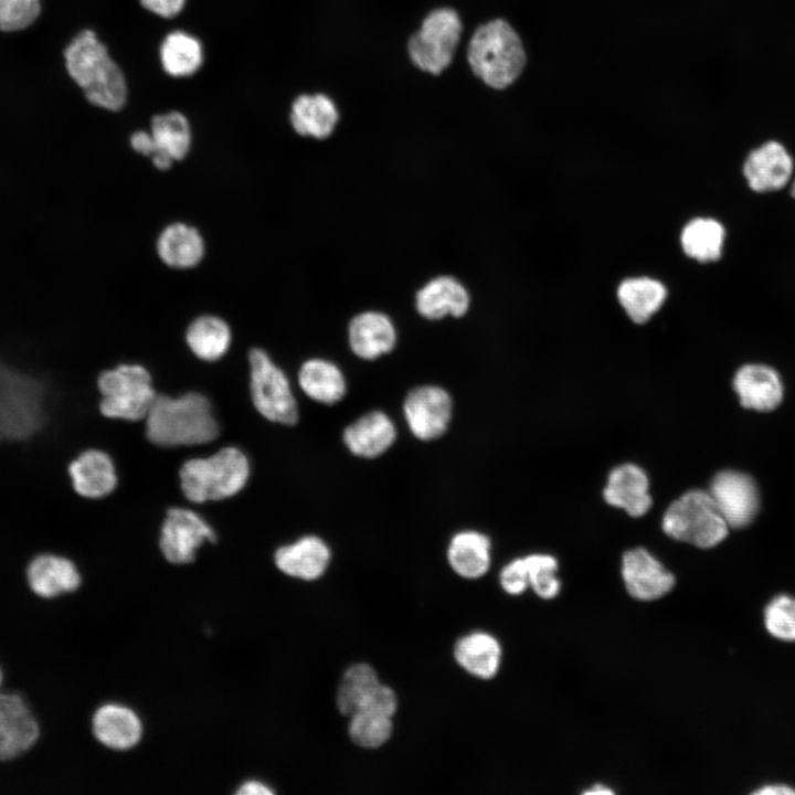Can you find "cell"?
Here are the masks:
<instances>
[{
  "label": "cell",
  "mask_w": 795,
  "mask_h": 795,
  "mask_svg": "<svg viewBox=\"0 0 795 795\" xmlns=\"http://www.w3.org/2000/svg\"><path fill=\"white\" fill-rule=\"evenodd\" d=\"M63 60L66 73L88 103L109 112L125 106V75L93 30L75 34L63 50Z\"/></svg>",
  "instance_id": "cell-1"
},
{
  "label": "cell",
  "mask_w": 795,
  "mask_h": 795,
  "mask_svg": "<svg viewBox=\"0 0 795 795\" xmlns=\"http://www.w3.org/2000/svg\"><path fill=\"white\" fill-rule=\"evenodd\" d=\"M145 418L148 439L161 447L205 444L219 435L209 400L197 392L157 395Z\"/></svg>",
  "instance_id": "cell-2"
},
{
  "label": "cell",
  "mask_w": 795,
  "mask_h": 795,
  "mask_svg": "<svg viewBox=\"0 0 795 795\" xmlns=\"http://www.w3.org/2000/svg\"><path fill=\"white\" fill-rule=\"evenodd\" d=\"M467 57L474 74L497 89L511 85L526 64L520 38L500 19L489 21L474 32Z\"/></svg>",
  "instance_id": "cell-3"
},
{
  "label": "cell",
  "mask_w": 795,
  "mask_h": 795,
  "mask_svg": "<svg viewBox=\"0 0 795 795\" xmlns=\"http://www.w3.org/2000/svg\"><path fill=\"white\" fill-rule=\"evenodd\" d=\"M179 476L182 492L190 501L221 500L245 486L250 463L241 449L229 446L209 457L187 460Z\"/></svg>",
  "instance_id": "cell-4"
},
{
  "label": "cell",
  "mask_w": 795,
  "mask_h": 795,
  "mask_svg": "<svg viewBox=\"0 0 795 795\" xmlns=\"http://www.w3.org/2000/svg\"><path fill=\"white\" fill-rule=\"evenodd\" d=\"M45 422L44 384L0 362V435L2 439L25 441Z\"/></svg>",
  "instance_id": "cell-5"
},
{
  "label": "cell",
  "mask_w": 795,
  "mask_h": 795,
  "mask_svg": "<svg viewBox=\"0 0 795 795\" xmlns=\"http://www.w3.org/2000/svg\"><path fill=\"white\" fill-rule=\"evenodd\" d=\"M729 526L708 491L693 489L672 501L662 518L667 536L702 549L716 547Z\"/></svg>",
  "instance_id": "cell-6"
},
{
  "label": "cell",
  "mask_w": 795,
  "mask_h": 795,
  "mask_svg": "<svg viewBox=\"0 0 795 795\" xmlns=\"http://www.w3.org/2000/svg\"><path fill=\"white\" fill-rule=\"evenodd\" d=\"M97 386L99 411L110 418H145L157 396L148 370L140 364H120L102 372Z\"/></svg>",
  "instance_id": "cell-7"
},
{
  "label": "cell",
  "mask_w": 795,
  "mask_h": 795,
  "mask_svg": "<svg viewBox=\"0 0 795 795\" xmlns=\"http://www.w3.org/2000/svg\"><path fill=\"white\" fill-rule=\"evenodd\" d=\"M248 362L255 409L271 422L295 424L298 420L297 403L284 371L259 348L250 351Z\"/></svg>",
  "instance_id": "cell-8"
},
{
  "label": "cell",
  "mask_w": 795,
  "mask_h": 795,
  "mask_svg": "<svg viewBox=\"0 0 795 795\" xmlns=\"http://www.w3.org/2000/svg\"><path fill=\"white\" fill-rule=\"evenodd\" d=\"M462 28L455 10L439 8L432 11L409 41L412 62L424 72L441 74L452 62Z\"/></svg>",
  "instance_id": "cell-9"
},
{
  "label": "cell",
  "mask_w": 795,
  "mask_h": 795,
  "mask_svg": "<svg viewBox=\"0 0 795 795\" xmlns=\"http://www.w3.org/2000/svg\"><path fill=\"white\" fill-rule=\"evenodd\" d=\"M403 413L411 433L417 439L432 441L447 431L452 420L453 401L443 388L422 385L407 393Z\"/></svg>",
  "instance_id": "cell-10"
},
{
  "label": "cell",
  "mask_w": 795,
  "mask_h": 795,
  "mask_svg": "<svg viewBox=\"0 0 795 795\" xmlns=\"http://www.w3.org/2000/svg\"><path fill=\"white\" fill-rule=\"evenodd\" d=\"M216 536L205 520L193 510L171 508L161 526L160 550L174 564L194 560L195 551L205 542H214Z\"/></svg>",
  "instance_id": "cell-11"
},
{
  "label": "cell",
  "mask_w": 795,
  "mask_h": 795,
  "mask_svg": "<svg viewBox=\"0 0 795 795\" xmlns=\"http://www.w3.org/2000/svg\"><path fill=\"white\" fill-rule=\"evenodd\" d=\"M709 494L730 528L749 526L759 512V489L746 474L735 470L718 473L711 481Z\"/></svg>",
  "instance_id": "cell-12"
},
{
  "label": "cell",
  "mask_w": 795,
  "mask_h": 795,
  "mask_svg": "<svg viewBox=\"0 0 795 795\" xmlns=\"http://www.w3.org/2000/svg\"><path fill=\"white\" fill-rule=\"evenodd\" d=\"M794 172V158L786 146L770 139L750 150L742 173L748 187L755 193H770L785 188Z\"/></svg>",
  "instance_id": "cell-13"
},
{
  "label": "cell",
  "mask_w": 795,
  "mask_h": 795,
  "mask_svg": "<svg viewBox=\"0 0 795 795\" xmlns=\"http://www.w3.org/2000/svg\"><path fill=\"white\" fill-rule=\"evenodd\" d=\"M622 577L629 595L640 601L658 600L676 583L674 574L643 548L624 553Z\"/></svg>",
  "instance_id": "cell-14"
},
{
  "label": "cell",
  "mask_w": 795,
  "mask_h": 795,
  "mask_svg": "<svg viewBox=\"0 0 795 795\" xmlns=\"http://www.w3.org/2000/svg\"><path fill=\"white\" fill-rule=\"evenodd\" d=\"M39 738V727L23 700L0 693V760H11L30 749Z\"/></svg>",
  "instance_id": "cell-15"
},
{
  "label": "cell",
  "mask_w": 795,
  "mask_h": 795,
  "mask_svg": "<svg viewBox=\"0 0 795 795\" xmlns=\"http://www.w3.org/2000/svg\"><path fill=\"white\" fill-rule=\"evenodd\" d=\"M733 388L742 406L760 412L776 409L783 399V384L771 367L751 363L741 367L733 379Z\"/></svg>",
  "instance_id": "cell-16"
},
{
  "label": "cell",
  "mask_w": 795,
  "mask_h": 795,
  "mask_svg": "<svg viewBox=\"0 0 795 795\" xmlns=\"http://www.w3.org/2000/svg\"><path fill=\"white\" fill-rule=\"evenodd\" d=\"M348 341L357 357L374 360L393 350L396 343V330L386 315L364 311L351 319Z\"/></svg>",
  "instance_id": "cell-17"
},
{
  "label": "cell",
  "mask_w": 795,
  "mask_h": 795,
  "mask_svg": "<svg viewBox=\"0 0 795 795\" xmlns=\"http://www.w3.org/2000/svg\"><path fill=\"white\" fill-rule=\"evenodd\" d=\"M75 492L84 498L98 499L109 495L117 485L112 458L103 451L86 449L68 465Z\"/></svg>",
  "instance_id": "cell-18"
},
{
  "label": "cell",
  "mask_w": 795,
  "mask_h": 795,
  "mask_svg": "<svg viewBox=\"0 0 795 795\" xmlns=\"http://www.w3.org/2000/svg\"><path fill=\"white\" fill-rule=\"evenodd\" d=\"M331 553L327 543L317 536H305L283 545L275 552V564L285 574L312 581L328 568Z\"/></svg>",
  "instance_id": "cell-19"
},
{
  "label": "cell",
  "mask_w": 795,
  "mask_h": 795,
  "mask_svg": "<svg viewBox=\"0 0 795 795\" xmlns=\"http://www.w3.org/2000/svg\"><path fill=\"white\" fill-rule=\"evenodd\" d=\"M396 428L392 420L381 411H371L343 431V443L356 456L375 458L395 442Z\"/></svg>",
  "instance_id": "cell-20"
},
{
  "label": "cell",
  "mask_w": 795,
  "mask_h": 795,
  "mask_svg": "<svg viewBox=\"0 0 795 795\" xmlns=\"http://www.w3.org/2000/svg\"><path fill=\"white\" fill-rule=\"evenodd\" d=\"M469 295L465 286L447 275L427 282L415 296V306L421 316L437 320L451 315L464 316L469 308Z\"/></svg>",
  "instance_id": "cell-21"
},
{
  "label": "cell",
  "mask_w": 795,
  "mask_h": 795,
  "mask_svg": "<svg viewBox=\"0 0 795 795\" xmlns=\"http://www.w3.org/2000/svg\"><path fill=\"white\" fill-rule=\"evenodd\" d=\"M648 486V478L640 467L624 464L610 473L603 495L607 504L624 509L632 517H640L651 506Z\"/></svg>",
  "instance_id": "cell-22"
},
{
  "label": "cell",
  "mask_w": 795,
  "mask_h": 795,
  "mask_svg": "<svg viewBox=\"0 0 795 795\" xmlns=\"http://www.w3.org/2000/svg\"><path fill=\"white\" fill-rule=\"evenodd\" d=\"M156 250L159 258L167 266L176 269H189L202 261L205 244L203 236L194 226L174 222L160 232Z\"/></svg>",
  "instance_id": "cell-23"
},
{
  "label": "cell",
  "mask_w": 795,
  "mask_h": 795,
  "mask_svg": "<svg viewBox=\"0 0 795 795\" xmlns=\"http://www.w3.org/2000/svg\"><path fill=\"white\" fill-rule=\"evenodd\" d=\"M26 576L32 591L42 597H53L76 590L81 584L75 564L63 556L41 554L29 564Z\"/></svg>",
  "instance_id": "cell-24"
},
{
  "label": "cell",
  "mask_w": 795,
  "mask_h": 795,
  "mask_svg": "<svg viewBox=\"0 0 795 795\" xmlns=\"http://www.w3.org/2000/svg\"><path fill=\"white\" fill-rule=\"evenodd\" d=\"M93 732L97 740L114 750H127L138 743L141 722L129 708L106 704L93 718Z\"/></svg>",
  "instance_id": "cell-25"
},
{
  "label": "cell",
  "mask_w": 795,
  "mask_h": 795,
  "mask_svg": "<svg viewBox=\"0 0 795 795\" xmlns=\"http://www.w3.org/2000/svg\"><path fill=\"white\" fill-rule=\"evenodd\" d=\"M338 117L335 103L324 94L300 95L292 105L290 123L294 130L301 136L316 139L329 137Z\"/></svg>",
  "instance_id": "cell-26"
},
{
  "label": "cell",
  "mask_w": 795,
  "mask_h": 795,
  "mask_svg": "<svg viewBox=\"0 0 795 795\" xmlns=\"http://www.w3.org/2000/svg\"><path fill=\"white\" fill-rule=\"evenodd\" d=\"M501 646L490 634L476 632L458 639L454 647L457 664L468 674L480 678H492L500 666Z\"/></svg>",
  "instance_id": "cell-27"
},
{
  "label": "cell",
  "mask_w": 795,
  "mask_h": 795,
  "mask_svg": "<svg viewBox=\"0 0 795 795\" xmlns=\"http://www.w3.org/2000/svg\"><path fill=\"white\" fill-rule=\"evenodd\" d=\"M490 547L486 534L474 530L460 531L451 539L448 563L463 577H480L490 566Z\"/></svg>",
  "instance_id": "cell-28"
},
{
  "label": "cell",
  "mask_w": 795,
  "mask_h": 795,
  "mask_svg": "<svg viewBox=\"0 0 795 795\" xmlns=\"http://www.w3.org/2000/svg\"><path fill=\"white\" fill-rule=\"evenodd\" d=\"M298 383L307 396L327 405L342 400L347 391L341 370L333 362L320 358L309 359L301 364Z\"/></svg>",
  "instance_id": "cell-29"
},
{
  "label": "cell",
  "mask_w": 795,
  "mask_h": 795,
  "mask_svg": "<svg viewBox=\"0 0 795 795\" xmlns=\"http://www.w3.org/2000/svg\"><path fill=\"white\" fill-rule=\"evenodd\" d=\"M187 343L194 356L204 361H215L230 348L232 333L225 320L213 315L195 318L186 331Z\"/></svg>",
  "instance_id": "cell-30"
},
{
  "label": "cell",
  "mask_w": 795,
  "mask_h": 795,
  "mask_svg": "<svg viewBox=\"0 0 795 795\" xmlns=\"http://www.w3.org/2000/svg\"><path fill=\"white\" fill-rule=\"evenodd\" d=\"M664 285L648 277L625 279L618 287L621 305L637 324L647 321L662 305L666 298Z\"/></svg>",
  "instance_id": "cell-31"
},
{
  "label": "cell",
  "mask_w": 795,
  "mask_h": 795,
  "mask_svg": "<svg viewBox=\"0 0 795 795\" xmlns=\"http://www.w3.org/2000/svg\"><path fill=\"white\" fill-rule=\"evenodd\" d=\"M159 53L162 68L173 77L190 76L203 63L201 42L184 31L168 33L160 45Z\"/></svg>",
  "instance_id": "cell-32"
},
{
  "label": "cell",
  "mask_w": 795,
  "mask_h": 795,
  "mask_svg": "<svg viewBox=\"0 0 795 795\" xmlns=\"http://www.w3.org/2000/svg\"><path fill=\"white\" fill-rule=\"evenodd\" d=\"M725 229L717 220L697 218L682 230L681 246L687 256L701 263L718 261L722 255Z\"/></svg>",
  "instance_id": "cell-33"
},
{
  "label": "cell",
  "mask_w": 795,
  "mask_h": 795,
  "mask_svg": "<svg viewBox=\"0 0 795 795\" xmlns=\"http://www.w3.org/2000/svg\"><path fill=\"white\" fill-rule=\"evenodd\" d=\"M150 134L156 146L155 152H162L173 161L183 159L191 148V127L180 112L172 110L153 116Z\"/></svg>",
  "instance_id": "cell-34"
},
{
  "label": "cell",
  "mask_w": 795,
  "mask_h": 795,
  "mask_svg": "<svg viewBox=\"0 0 795 795\" xmlns=\"http://www.w3.org/2000/svg\"><path fill=\"white\" fill-rule=\"evenodd\" d=\"M379 682L378 675L370 665L359 662L349 667L337 691L336 702L339 711L349 717L354 714Z\"/></svg>",
  "instance_id": "cell-35"
},
{
  "label": "cell",
  "mask_w": 795,
  "mask_h": 795,
  "mask_svg": "<svg viewBox=\"0 0 795 795\" xmlns=\"http://www.w3.org/2000/svg\"><path fill=\"white\" fill-rule=\"evenodd\" d=\"M393 730L390 717L358 711L350 717L349 735L353 743L367 749H375L384 744Z\"/></svg>",
  "instance_id": "cell-36"
},
{
  "label": "cell",
  "mask_w": 795,
  "mask_h": 795,
  "mask_svg": "<svg viewBox=\"0 0 795 795\" xmlns=\"http://www.w3.org/2000/svg\"><path fill=\"white\" fill-rule=\"evenodd\" d=\"M764 626L774 638L795 642V597L789 594H778L773 597L764 608Z\"/></svg>",
  "instance_id": "cell-37"
},
{
  "label": "cell",
  "mask_w": 795,
  "mask_h": 795,
  "mask_svg": "<svg viewBox=\"0 0 795 795\" xmlns=\"http://www.w3.org/2000/svg\"><path fill=\"white\" fill-rule=\"evenodd\" d=\"M529 586L543 600L554 598L561 589L556 576L558 562L549 554H531L524 558Z\"/></svg>",
  "instance_id": "cell-38"
},
{
  "label": "cell",
  "mask_w": 795,
  "mask_h": 795,
  "mask_svg": "<svg viewBox=\"0 0 795 795\" xmlns=\"http://www.w3.org/2000/svg\"><path fill=\"white\" fill-rule=\"evenodd\" d=\"M42 13V0H0V32L28 30Z\"/></svg>",
  "instance_id": "cell-39"
},
{
  "label": "cell",
  "mask_w": 795,
  "mask_h": 795,
  "mask_svg": "<svg viewBox=\"0 0 795 795\" xmlns=\"http://www.w3.org/2000/svg\"><path fill=\"white\" fill-rule=\"evenodd\" d=\"M396 708L398 699L394 691L379 682L363 700L358 711H368L392 718Z\"/></svg>",
  "instance_id": "cell-40"
},
{
  "label": "cell",
  "mask_w": 795,
  "mask_h": 795,
  "mask_svg": "<svg viewBox=\"0 0 795 795\" xmlns=\"http://www.w3.org/2000/svg\"><path fill=\"white\" fill-rule=\"evenodd\" d=\"M500 584L510 595L522 594L529 586V574L524 558H518L505 565L499 575Z\"/></svg>",
  "instance_id": "cell-41"
},
{
  "label": "cell",
  "mask_w": 795,
  "mask_h": 795,
  "mask_svg": "<svg viewBox=\"0 0 795 795\" xmlns=\"http://www.w3.org/2000/svg\"><path fill=\"white\" fill-rule=\"evenodd\" d=\"M148 11L162 17L172 18L181 12L186 0H139Z\"/></svg>",
  "instance_id": "cell-42"
},
{
  "label": "cell",
  "mask_w": 795,
  "mask_h": 795,
  "mask_svg": "<svg viewBox=\"0 0 795 795\" xmlns=\"http://www.w3.org/2000/svg\"><path fill=\"white\" fill-rule=\"evenodd\" d=\"M131 148L144 156L151 157L156 150L155 141L150 131L137 130L130 136Z\"/></svg>",
  "instance_id": "cell-43"
},
{
  "label": "cell",
  "mask_w": 795,
  "mask_h": 795,
  "mask_svg": "<svg viewBox=\"0 0 795 795\" xmlns=\"http://www.w3.org/2000/svg\"><path fill=\"white\" fill-rule=\"evenodd\" d=\"M236 793L240 795H269L273 794V791L258 781H248Z\"/></svg>",
  "instance_id": "cell-44"
},
{
  "label": "cell",
  "mask_w": 795,
  "mask_h": 795,
  "mask_svg": "<svg viewBox=\"0 0 795 795\" xmlns=\"http://www.w3.org/2000/svg\"><path fill=\"white\" fill-rule=\"evenodd\" d=\"M754 794L761 795H788L795 794V788L785 784H768L753 792Z\"/></svg>",
  "instance_id": "cell-45"
},
{
  "label": "cell",
  "mask_w": 795,
  "mask_h": 795,
  "mask_svg": "<svg viewBox=\"0 0 795 795\" xmlns=\"http://www.w3.org/2000/svg\"><path fill=\"white\" fill-rule=\"evenodd\" d=\"M585 794H613V791L605 785H594L584 792Z\"/></svg>",
  "instance_id": "cell-46"
},
{
  "label": "cell",
  "mask_w": 795,
  "mask_h": 795,
  "mask_svg": "<svg viewBox=\"0 0 795 795\" xmlns=\"http://www.w3.org/2000/svg\"><path fill=\"white\" fill-rule=\"evenodd\" d=\"M789 194L795 200V179L792 181V184L789 188Z\"/></svg>",
  "instance_id": "cell-47"
},
{
  "label": "cell",
  "mask_w": 795,
  "mask_h": 795,
  "mask_svg": "<svg viewBox=\"0 0 795 795\" xmlns=\"http://www.w3.org/2000/svg\"><path fill=\"white\" fill-rule=\"evenodd\" d=\"M1 441H3V439H2V437H1V435H0V442H1Z\"/></svg>",
  "instance_id": "cell-48"
},
{
  "label": "cell",
  "mask_w": 795,
  "mask_h": 795,
  "mask_svg": "<svg viewBox=\"0 0 795 795\" xmlns=\"http://www.w3.org/2000/svg\"><path fill=\"white\" fill-rule=\"evenodd\" d=\"M0 682H1V672H0Z\"/></svg>",
  "instance_id": "cell-49"
}]
</instances>
